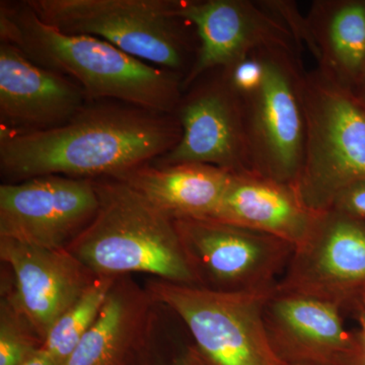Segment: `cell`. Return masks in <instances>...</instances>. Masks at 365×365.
Here are the masks:
<instances>
[{"label": "cell", "mask_w": 365, "mask_h": 365, "mask_svg": "<svg viewBox=\"0 0 365 365\" xmlns=\"http://www.w3.org/2000/svg\"><path fill=\"white\" fill-rule=\"evenodd\" d=\"M297 47L260 49L263 76L253 91L240 97L254 173L294 188L304 160L307 71Z\"/></svg>", "instance_id": "7"}, {"label": "cell", "mask_w": 365, "mask_h": 365, "mask_svg": "<svg viewBox=\"0 0 365 365\" xmlns=\"http://www.w3.org/2000/svg\"><path fill=\"white\" fill-rule=\"evenodd\" d=\"M116 276L100 275L52 327L42 348L55 365H62L97 321Z\"/></svg>", "instance_id": "20"}, {"label": "cell", "mask_w": 365, "mask_h": 365, "mask_svg": "<svg viewBox=\"0 0 365 365\" xmlns=\"http://www.w3.org/2000/svg\"><path fill=\"white\" fill-rule=\"evenodd\" d=\"M0 39L34 63L78 83L88 100H114L148 111L176 114L184 88L175 72L151 66L100 38L47 25L28 2H1Z\"/></svg>", "instance_id": "2"}, {"label": "cell", "mask_w": 365, "mask_h": 365, "mask_svg": "<svg viewBox=\"0 0 365 365\" xmlns=\"http://www.w3.org/2000/svg\"><path fill=\"white\" fill-rule=\"evenodd\" d=\"M73 81L34 63L13 45L0 44L1 129L47 130L67 123L86 107Z\"/></svg>", "instance_id": "16"}, {"label": "cell", "mask_w": 365, "mask_h": 365, "mask_svg": "<svg viewBox=\"0 0 365 365\" xmlns=\"http://www.w3.org/2000/svg\"><path fill=\"white\" fill-rule=\"evenodd\" d=\"M357 311L359 312L360 317L364 316L365 314V294L362 297V299H360L359 306H357Z\"/></svg>", "instance_id": "25"}, {"label": "cell", "mask_w": 365, "mask_h": 365, "mask_svg": "<svg viewBox=\"0 0 365 365\" xmlns=\"http://www.w3.org/2000/svg\"><path fill=\"white\" fill-rule=\"evenodd\" d=\"M43 344L44 341L16 304L11 284L2 287L0 299V365H21L39 351Z\"/></svg>", "instance_id": "21"}, {"label": "cell", "mask_w": 365, "mask_h": 365, "mask_svg": "<svg viewBox=\"0 0 365 365\" xmlns=\"http://www.w3.org/2000/svg\"><path fill=\"white\" fill-rule=\"evenodd\" d=\"M304 103L306 143L294 189L319 213L341 190L365 179V103L317 67L304 76Z\"/></svg>", "instance_id": "5"}, {"label": "cell", "mask_w": 365, "mask_h": 365, "mask_svg": "<svg viewBox=\"0 0 365 365\" xmlns=\"http://www.w3.org/2000/svg\"><path fill=\"white\" fill-rule=\"evenodd\" d=\"M176 14L195 28V63L182 81L187 90L206 72L225 68L255 50L297 47L287 28L258 0H177ZM302 51V50H300Z\"/></svg>", "instance_id": "12"}, {"label": "cell", "mask_w": 365, "mask_h": 365, "mask_svg": "<svg viewBox=\"0 0 365 365\" xmlns=\"http://www.w3.org/2000/svg\"><path fill=\"white\" fill-rule=\"evenodd\" d=\"M319 213L304 206L294 187L245 173L232 175L211 218L273 235L297 249L307 241Z\"/></svg>", "instance_id": "17"}, {"label": "cell", "mask_w": 365, "mask_h": 365, "mask_svg": "<svg viewBox=\"0 0 365 365\" xmlns=\"http://www.w3.org/2000/svg\"><path fill=\"white\" fill-rule=\"evenodd\" d=\"M157 304L131 275L120 276L97 321L62 365H160Z\"/></svg>", "instance_id": "15"}, {"label": "cell", "mask_w": 365, "mask_h": 365, "mask_svg": "<svg viewBox=\"0 0 365 365\" xmlns=\"http://www.w3.org/2000/svg\"><path fill=\"white\" fill-rule=\"evenodd\" d=\"M276 287L223 292L155 278L145 288L158 304L181 318L208 365H284L274 351L264 319Z\"/></svg>", "instance_id": "6"}, {"label": "cell", "mask_w": 365, "mask_h": 365, "mask_svg": "<svg viewBox=\"0 0 365 365\" xmlns=\"http://www.w3.org/2000/svg\"><path fill=\"white\" fill-rule=\"evenodd\" d=\"M284 365H319V364H307V362H294V364H285Z\"/></svg>", "instance_id": "27"}, {"label": "cell", "mask_w": 365, "mask_h": 365, "mask_svg": "<svg viewBox=\"0 0 365 365\" xmlns=\"http://www.w3.org/2000/svg\"><path fill=\"white\" fill-rule=\"evenodd\" d=\"M307 18L317 48V68L354 91L365 73V2L316 0Z\"/></svg>", "instance_id": "19"}, {"label": "cell", "mask_w": 365, "mask_h": 365, "mask_svg": "<svg viewBox=\"0 0 365 365\" xmlns=\"http://www.w3.org/2000/svg\"><path fill=\"white\" fill-rule=\"evenodd\" d=\"M330 209L365 222V179L346 186L334 198Z\"/></svg>", "instance_id": "23"}, {"label": "cell", "mask_w": 365, "mask_h": 365, "mask_svg": "<svg viewBox=\"0 0 365 365\" xmlns=\"http://www.w3.org/2000/svg\"><path fill=\"white\" fill-rule=\"evenodd\" d=\"M182 136L176 114L130 105L86 107L67 123L47 130L1 129L4 182L43 176L118 178L172 150Z\"/></svg>", "instance_id": "1"}, {"label": "cell", "mask_w": 365, "mask_h": 365, "mask_svg": "<svg viewBox=\"0 0 365 365\" xmlns=\"http://www.w3.org/2000/svg\"><path fill=\"white\" fill-rule=\"evenodd\" d=\"M274 351L284 364L362 365V335L348 331L341 309L330 302L277 290L264 311Z\"/></svg>", "instance_id": "13"}, {"label": "cell", "mask_w": 365, "mask_h": 365, "mask_svg": "<svg viewBox=\"0 0 365 365\" xmlns=\"http://www.w3.org/2000/svg\"><path fill=\"white\" fill-rule=\"evenodd\" d=\"M0 260L13 273L16 304L43 341L98 277L67 249L0 239Z\"/></svg>", "instance_id": "14"}, {"label": "cell", "mask_w": 365, "mask_h": 365, "mask_svg": "<svg viewBox=\"0 0 365 365\" xmlns=\"http://www.w3.org/2000/svg\"><path fill=\"white\" fill-rule=\"evenodd\" d=\"M232 173L204 163L151 167L115 178L128 184L172 220L211 218L220 207Z\"/></svg>", "instance_id": "18"}, {"label": "cell", "mask_w": 365, "mask_h": 365, "mask_svg": "<svg viewBox=\"0 0 365 365\" xmlns=\"http://www.w3.org/2000/svg\"><path fill=\"white\" fill-rule=\"evenodd\" d=\"M258 2L266 11L287 29L300 50L306 46L316 59L317 48L311 26L307 14H302L297 2L288 0H258Z\"/></svg>", "instance_id": "22"}, {"label": "cell", "mask_w": 365, "mask_h": 365, "mask_svg": "<svg viewBox=\"0 0 365 365\" xmlns=\"http://www.w3.org/2000/svg\"><path fill=\"white\" fill-rule=\"evenodd\" d=\"M21 365H55V364L50 355L41 348L39 351L36 352Z\"/></svg>", "instance_id": "24"}, {"label": "cell", "mask_w": 365, "mask_h": 365, "mask_svg": "<svg viewBox=\"0 0 365 365\" xmlns=\"http://www.w3.org/2000/svg\"><path fill=\"white\" fill-rule=\"evenodd\" d=\"M185 91L176 111L181 139L155 165L204 163L232 174L254 173L242 98L223 69L206 72Z\"/></svg>", "instance_id": "9"}, {"label": "cell", "mask_w": 365, "mask_h": 365, "mask_svg": "<svg viewBox=\"0 0 365 365\" xmlns=\"http://www.w3.org/2000/svg\"><path fill=\"white\" fill-rule=\"evenodd\" d=\"M362 365H365V360H364V364H362Z\"/></svg>", "instance_id": "28"}, {"label": "cell", "mask_w": 365, "mask_h": 365, "mask_svg": "<svg viewBox=\"0 0 365 365\" xmlns=\"http://www.w3.org/2000/svg\"><path fill=\"white\" fill-rule=\"evenodd\" d=\"M47 25L100 38L185 79L198 54L195 28L176 14L177 0H28Z\"/></svg>", "instance_id": "4"}, {"label": "cell", "mask_w": 365, "mask_h": 365, "mask_svg": "<svg viewBox=\"0 0 365 365\" xmlns=\"http://www.w3.org/2000/svg\"><path fill=\"white\" fill-rule=\"evenodd\" d=\"M277 290L356 309L365 294V222L332 209L319 212Z\"/></svg>", "instance_id": "11"}, {"label": "cell", "mask_w": 365, "mask_h": 365, "mask_svg": "<svg viewBox=\"0 0 365 365\" xmlns=\"http://www.w3.org/2000/svg\"><path fill=\"white\" fill-rule=\"evenodd\" d=\"M360 319H361V325H362V338H364L365 342V314L364 316L360 317Z\"/></svg>", "instance_id": "26"}, {"label": "cell", "mask_w": 365, "mask_h": 365, "mask_svg": "<svg viewBox=\"0 0 365 365\" xmlns=\"http://www.w3.org/2000/svg\"><path fill=\"white\" fill-rule=\"evenodd\" d=\"M174 222L197 287L223 292L272 287L294 252L273 235L215 218Z\"/></svg>", "instance_id": "8"}, {"label": "cell", "mask_w": 365, "mask_h": 365, "mask_svg": "<svg viewBox=\"0 0 365 365\" xmlns=\"http://www.w3.org/2000/svg\"><path fill=\"white\" fill-rule=\"evenodd\" d=\"M95 217L67 250L96 275L132 273L197 287L174 220L121 180H93Z\"/></svg>", "instance_id": "3"}, {"label": "cell", "mask_w": 365, "mask_h": 365, "mask_svg": "<svg viewBox=\"0 0 365 365\" xmlns=\"http://www.w3.org/2000/svg\"><path fill=\"white\" fill-rule=\"evenodd\" d=\"M93 180L32 178L0 186V239L44 249H66L95 217Z\"/></svg>", "instance_id": "10"}]
</instances>
